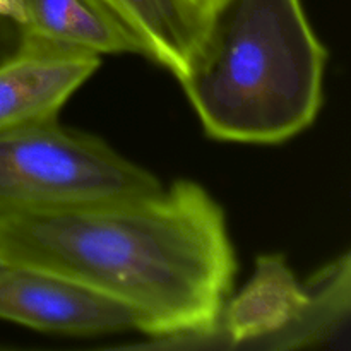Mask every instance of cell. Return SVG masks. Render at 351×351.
<instances>
[{
	"label": "cell",
	"instance_id": "2",
	"mask_svg": "<svg viewBox=\"0 0 351 351\" xmlns=\"http://www.w3.org/2000/svg\"><path fill=\"white\" fill-rule=\"evenodd\" d=\"M326 60L302 0H211L177 79L209 137L278 144L314 123Z\"/></svg>",
	"mask_w": 351,
	"mask_h": 351
},
{
	"label": "cell",
	"instance_id": "9",
	"mask_svg": "<svg viewBox=\"0 0 351 351\" xmlns=\"http://www.w3.org/2000/svg\"><path fill=\"white\" fill-rule=\"evenodd\" d=\"M21 47L19 24L0 17V62L16 53Z\"/></svg>",
	"mask_w": 351,
	"mask_h": 351
},
{
	"label": "cell",
	"instance_id": "4",
	"mask_svg": "<svg viewBox=\"0 0 351 351\" xmlns=\"http://www.w3.org/2000/svg\"><path fill=\"white\" fill-rule=\"evenodd\" d=\"M350 254L298 281L281 254H263L237 297H230L202 348L302 350L348 345Z\"/></svg>",
	"mask_w": 351,
	"mask_h": 351
},
{
	"label": "cell",
	"instance_id": "10",
	"mask_svg": "<svg viewBox=\"0 0 351 351\" xmlns=\"http://www.w3.org/2000/svg\"><path fill=\"white\" fill-rule=\"evenodd\" d=\"M0 17L23 26L24 21H26L23 0H0Z\"/></svg>",
	"mask_w": 351,
	"mask_h": 351
},
{
	"label": "cell",
	"instance_id": "11",
	"mask_svg": "<svg viewBox=\"0 0 351 351\" xmlns=\"http://www.w3.org/2000/svg\"><path fill=\"white\" fill-rule=\"evenodd\" d=\"M192 2H195L197 5H201L202 9H206V7L209 5V2H211V0H192Z\"/></svg>",
	"mask_w": 351,
	"mask_h": 351
},
{
	"label": "cell",
	"instance_id": "1",
	"mask_svg": "<svg viewBox=\"0 0 351 351\" xmlns=\"http://www.w3.org/2000/svg\"><path fill=\"white\" fill-rule=\"evenodd\" d=\"M0 263L117 302L137 331L168 348H202L237 273L225 213L192 180L143 197L2 216Z\"/></svg>",
	"mask_w": 351,
	"mask_h": 351
},
{
	"label": "cell",
	"instance_id": "3",
	"mask_svg": "<svg viewBox=\"0 0 351 351\" xmlns=\"http://www.w3.org/2000/svg\"><path fill=\"white\" fill-rule=\"evenodd\" d=\"M163 184L57 119L0 130V218L156 194Z\"/></svg>",
	"mask_w": 351,
	"mask_h": 351
},
{
	"label": "cell",
	"instance_id": "8",
	"mask_svg": "<svg viewBox=\"0 0 351 351\" xmlns=\"http://www.w3.org/2000/svg\"><path fill=\"white\" fill-rule=\"evenodd\" d=\"M134 34L143 57L178 77L201 29L204 9L192 0H101Z\"/></svg>",
	"mask_w": 351,
	"mask_h": 351
},
{
	"label": "cell",
	"instance_id": "6",
	"mask_svg": "<svg viewBox=\"0 0 351 351\" xmlns=\"http://www.w3.org/2000/svg\"><path fill=\"white\" fill-rule=\"evenodd\" d=\"M99 67V57L21 43L0 62V130L57 119Z\"/></svg>",
	"mask_w": 351,
	"mask_h": 351
},
{
	"label": "cell",
	"instance_id": "5",
	"mask_svg": "<svg viewBox=\"0 0 351 351\" xmlns=\"http://www.w3.org/2000/svg\"><path fill=\"white\" fill-rule=\"evenodd\" d=\"M0 319L67 336L137 331L134 315L117 302L55 274L3 263Z\"/></svg>",
	"mask_w": 351,
	"mask_h": 351
},
{
	"label": "cell",
	"instance_id": "7",
	"mask_svg": "<svg viewBox=\"0 0 351 351\" xmlns=\"http://www.w3.org/2000/svg\"><path fill=\"white\" fill-rule=\"evenodd\" d=\"M21 43L82 55H143L139 41L101 0H23Z\"/></svg>",
	"mask_w": 351,
	"mask_h": 351
},
{
	"label": "cell",
	"instance_id": "12",
	"mask_svg": "<svg viewBox=\"0 0 351 351\" xmlns=\"http://www.w3.org/2000/svg\"><path fill=\"white\" fill-rule=\"evenodd\" d=\"M0 264H2V263H0Z\"/></svg>",
	"mask_w": 351,
	"mask_h": 351
}]
</instances>
